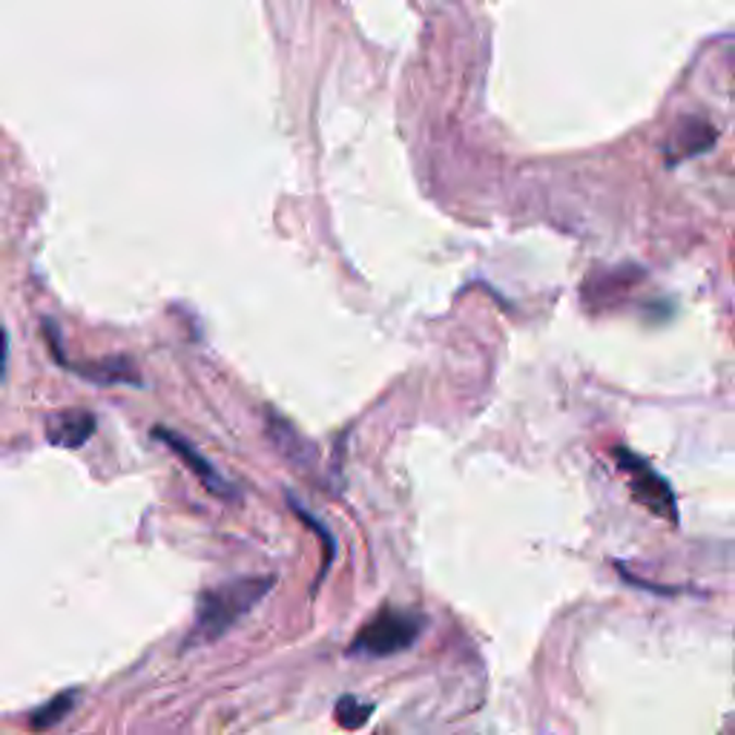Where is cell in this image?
<instances>
[{"instance_id": "1", "label": "cell", "mask_w": 735, "mask_h": 735, "mask_svg": "<svg viewBox=\"0 0 735 735\" xmlns=\"http://www.w3.org/2000/svg\"><path fill=\"white\" fill-rule=\"evenodd\" d=\"M270 586H273V575H254L201 592L196 603V624L184 644L198 647V644H213L216 638H222L238 617L247 615L270 592Z\"/></svg>"}, {"instance_id": "2", "label": "cell", "mask_w": 735, "mask_h": 735, "mask_svg": "<svg viewBox=\"0 0 735 735\" xmlns=\"http://www.w3.org/2000/svg\"><path fill=\"white\" fill-rule=\"evenodd\" d=\"M422 626H426V621H422V615H417V612L385 607L382 612H377L359 633H356L348 652L351 656H368V658L396 656V652H405V649H412L414 644H417Z\"/></svg>"}, {"instance_id": "3", "label": "cell", "mask_w": 735, "mask_h": 735, "mask_svg": "<svg viewBox=\"0 0 735 735\" xmlns=\"http://www.w3.org/2000/svg\"><path fill=\"white\" fill-rule=\"evenodd\" d=\"M612 454H615L617 468L629 477V489H633V498L638 500L640 506L649 509L661 520L678 523V506H675V494H672L670 482L658 475L647 460L633 454V451L615 449Z\"/></svg>"}, {"instance_id": "4", "label": "cell", "mask_w": 735, "mask_h": 735, "mask_svg": "<svg viewBox=\"0 0 735 735\" xmlns=\"http://www.w3.org/2000/svg\"><path fill=\"white\" fill-rule=\"evenodd\" d=\"M152 434L159 437L161 443H164L167 449L173 451L175 457L182 460L184 466L191 468L193 475H196L198 480H201V486H205V489H210V491H213V494H219V498H230V494H233V489H230V482L224 480V477L219 475V471H216L213 463H210V460H207V457H201V454H198V451L193 449V443H187L184 437L173 434V431H167V428H156Z\"/></svg>"}, {"instance_id": "5", "label": "cell", "mask_w": 735, "mask_h": 735, "mask_svg": "<svg viewBox=\"0 0 735 735\" xmlns=\"http://www.w3.org/2000/svg\"><path fill=\"white\" fill-rule=\"evenodd\" d=\"M96 434V417L89 412H58L47 419V440L58 449H81Z\"/></svg>"}, {"instance_id": "6", "label": "cell", "mask_w": 735, "mask_h": 735, "mask_svg": "<svg viewBox=\"0 0 735 735\" xmlns=\"http://www.w3.org/2000/svg\"><path fill=\"white\" fill-rule=\"evenodd\" d=\"M719 133L707 124V121L689 119L684 121L678 130H675V138L664 147V152L670 156V164L681 159H689V156H701L715 144Z\"/></svg>"}, {"instance_id": "7", "label": "cell", "mask_w": 735, "mask_h": 735, "mask_svg": "<svg viewBox=\"0 0 735 735\" xmlns=\"http://www.w3.org/2000/svg\"><path fill=\"white\" fill-rule=\"evenodd\" d=\"M81 377H87L89 382H103V385H115V382H130V385H138V371L127 359H103L96 365H75L72 368Z\"/></svg>"}, {"instance_id": "8", "label": "cell", "mask_w": 735, "mask_h": 735, "mask_svg": "<svg viewBox=\"0 0 735 735\" xmlns=\"http://www.w3.org/2000/svg\"><path fill=\"white\" fill-rule=\"evenodd\" d=\"M75 701H78V693H75V689L56 696L52 701H47L44 707H38V710L33 712V727L35 730L56 727L58 721H64L66 715H70L72 707H75Z\"/></svg>"}, {"instance_id": "9", "label": "cell", "mask_w": 735, "mask_h": 735, "mask_svg": "<svg viewBox=\"0 0 735 735\" xmlns=\"http://www.w3.org/2000/svg\"><path fill=\"white\" fill-rule=\"evenodd\" d=\"M373 707L371 703L359 701L356 696H342L336 701V721H340V727L345 730H359L365 721L371 719Z\"/></svg>"}, {"instance_id": "10", "label": "cell", "mask_w": 735, "mask_h": 735, "mask_svg": "<svg viewBox=\"0 0 735 735\" xmlns=\"http://www.w3.org/2000/svg\"><path fill=\"white\" fill-rule=\"evenodd\" d=\"M7 333H3V328H0V377H3V368H7Z\"/></svg>"}]
</instances>
